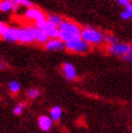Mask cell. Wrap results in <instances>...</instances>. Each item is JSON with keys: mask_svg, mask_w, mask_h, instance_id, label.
<instances>
[{"mask_svg": "<svg viewBox=\"0 0 132 133\" xmlns=\"http://www.w3.org/2000/svg\"><path fill=\"white\" fill-rule=\"evenodd\" d=\"M82 28L75 21L70 19H63L59 25V38L63 42H68L76 38L81 37Z\"/></svg>", "mask_w": 132, "mask_h": 133, "instance_id": "6da1fadb", "label": "cell"}, {"mask_svg": "<svg viewBox=\"0 0 132 133\" xmlns=\"http://www.w3.org/2000/svg\"><path fill=\"white\" fill-rule=\"evenodd\" d=\"M81 38L91 46H100L105 43V34L98 29L92 26H84L81 31Z\"/></svg>", "mask_w": 132, "mask_h": 133, "instance_id": "7a4b0ae2", "label": "cell"}, {"mask_svg": "<svg viewBox=\"0 0 132 133\" xmlns=\"http://www.w3.org/2000/svg\"><path fill=\"white\" fill-rule=\"evenodd\" d=\"M17 42L25 44L35 42V25L25 24L18 28Z\"/></svg>", "mask_w": 132, "mask_h": 133, "instance_id": "3957f363", "label": "cell"}, {"mask_svg": "<svg viewBox=\"0 0 132 133\" xmlns=\"http://www.w3.org/2000/svg\"><path fill=\"white\" fill-rule=\"evenodd\" d=\"M90 49H91V45L88 42H86L81 37L65 42V50L69 51V52H71V53L81 54V53L88 52Z\"/></svg>", "mask_w": 132, "mask_h": 133, "instance_id": "277c9868", "label": "cell"}, {"mask_svg": "<svg viewBox=\"0 0 132 133\" xmlns=\"http://www.w3.org/2000/svg\"><path fill=\"white\" fill-rule=\"evenodd\" d=\"M131 44L129 43H125V42H116V43H113L110 45H107V51L108 53H110L111 55L114 56H121L124 57L126 55H128L130 53V50H131Z\"/></svg>", "mask_w": 132, "mask_h": 133, "instance_id": "5b68a950", "label": "cell"}, {"mask_svg": "<svg viewBox=\"0 0 132 133\" xmlns=\"http://www.w3.org/2000/svg\"><path fill=\"white\" fill-rule=\"evenodd\" d=\"M17 33H18V28L6 25L4 22H1V24H0L1 38L8 42H17Z\"/></svg>", "mask_w": 132, "mask_h": 133, "instance_id": "8992f818", "label": "cell"}, {"mask_svg": "<svg viewBox=\"0 0 132 133\" xmlns=\"http://www.w3.org/2000/svg\"><path fill=\"white\" fill-rule=\"evenodd\" d=\"M24 18L28 19L29 21H34L35 23L41 22L47 20V15L39 9L35 8V6H32L27 9V11L24 12Z\"/></svg>", "mask_w": 132, "mask_h": 133, "instance_id": "52a82bcc", "label": "cell"}, {"mask_svg": "<svg viewBox=\"0 0 132 133\" xmlns=\"http://www.w3.org/2000/svg\"><path fill=\"white\" fill-rule=\"evenodd\" d=\"M36 28L41 29L50 39L51 38H59V28L54 25V24H52V23H50L48 20L43 21L42 23H40Z\"/></svg>", "mask_w": 132, "mask_h": 133, "instance_id": "ba28073f", "label": "cell"}, {"mask_svg": "<svg viewBox=\"0 0 132 133\" xmlns=\"http://www.w3.org/2000/svg\"><path fill=\"white\" fill-rule=\"evenodd\" d=\"M44 49L50 52L61 51L65 49V42H63L60 38H51L44 43Z\"/></svg>", "mask_w": 132, "mask_h": 133, "instance_id": "9c48e42d", "label": "cell"}, {"mask_svg": "<svg viewBox=\"0 0 132 133\" xmlns=\"http://www.w3.org/2000/svg\"><path fill=\"white\" fill-rule=\"evenodd\" d=\"M62 74L65 77V79H68L70 81H73L77 78V71L76 68L74 66L73 63L71 62H64L62 64Z\"/></svg>", "mask_w": 132, "mask_h": 133, "instance_id": "30bf717a", "label": "cell"}, {"mask_svg": "<svg viewBox=\"0 0 132 133\" xmlns=\"http://www.w3.org/2000/svg\"><path fill=\"white\" fill-rule=\"evenodd\" d=\"M20 6L14 0H1L0 1V11L2 13H10L18 11Z\"/></svg>", "mask_w": 132, "mask_h": 133, "instance_id": "8fae6325", "label": "cell"}, {"mask_svg": "<svg viewBox=\"0 0 132 133\" xmlns=\"http://www.w3.org/2000/svg\"><path fill=\"white\" fill-rule=\"evenodd\" d=\"M53 125V119L51 118V116H48V115H41L39 116L38 118V127L40 130L47 132L49 130H51Z\"/></svg>", "mask_w": 132, "mask_h": 133, "instance_id": "7c38bea8", "label": "cell"}, {"mask_svg": "<svg viewBox=\"0 0 132 133\" xmlns=\"http://www.w3.org/2000/svg\"><path fill=\"white\" fill-rule=\"evenodd\" d=\"M49 39L50 38L47 36V34L41 29H38V28L35 26V42H37L38 44H43L44 45V43Z\"/></svg>", "mask_w": 132, "mask_h": 133, "instance_id": "4fadbf2b", "label": "cell"}, {"mask_svg": "<svg viewBox=\"0 0 132 133\" xmlns=\"http://www.w3.org/2000/svg\"><path fill=\"white\" fill-rule=\"evenodd\" d=\"M47 20L50 23H52V24H54V25L59 28V25L63 21V18L61 17L60 15H57V14H49V15H47Z\"/></svg>", "mask_w": 132, "mask_h": 133, "instance_id": "5bb4252c", "label": "cell"}, {"mask_svg": "<svg viewBox=\"0 0 132 133\" xmlns=\"http://www.w3.org/2000/svg\"><path fill=\"white\" fill-rule=\"evenodd\" d=\"M61 115H62V110L58 106H54L50 110V116H51V118L53 119V122H58L61 118Z\"/></svg>", "mask_w": 132, "mask_h": 133, "instance_id": "9a60e30c", "label": "cell"}, {"mask_svg": "<svg viewBox=\"0 0 132 133\" xmlns=\"http://www.w3.org/2000/svg\"><path fill=\"white\" fill-rule=\"evenodd\" d=\"M121 18L123 20H129L132 18V2L124 9V11L121 13Z\"/></svg>", "mask_w": 132, "mask_h": 133, "instance_id": "2e32d148", "label": "cell"}, {"mask_svg": "<svg viewBox=\"0 0 132 133\" xmlns=\"http://www.w3.org/2000/svg\"><path fill=\"white\" fill-rule=\"evenodd\" d=\"M20 88H21V86H20V84H19L18 81H15V80L10 81L9 89H10V91H11L12 93H14V94L18 93V92L20 91Z\"/></svg>", "mask_w": 132, "mask_h": 133, "instance_id": "e0dca14e", "label": "cell"}, {"mask_svg": "<svg viewBox=\"0 0 132 133\" xmlns=\"http://www.w3.org/2000/svg\"><path fill=\"white\" fill-rule=\"evenodd\" d=\"M118 42L116 36H114L111 33H108V34H105V43L107 45H110V44H113V43H116Z\"/></svg>", "mask_w": 132, "mask_h": 133, "instance_id": "ac0fdd59", "label": "cell"}, {"mask_svg": "<svg viewBox=\"0 0 132 133\" xmlns=\"http://www.w3.org/2000/svg\"><path fill=\"white\" fill-rule=\"evenodd\" d=\"M39 95H40V91L36 88H32L28 91V97L30 99H36L37 97H39Z\"/></svg>", "mask_w": 132, "mask_h": 133, "instance_id": "d6986e66", "label": "cell"}, {"mask_svg": "<svg viewBox=\"0 0 132 133\" xmlns=\"http://www.w3.org/2000/svg\"><path fill=\"white\" fill-rule=\"evenodd\" d=\"M14 1L17 3L19 6H24L27 9L33 6V2L31 1V0H14Z\"/></svg>", "mask_w": 132, "mask_h": 133, "instance_id": "ffe728a7", "label": "cell"}, {"mask_svg": "<svg viewBox=\"0 0 132 133\" xmlns=\"http://www.w3.org/2000/svg\"><path fill=\"white\" fill-rule=\"evenodd\" d=\"M23 108H24V105H23L22 103H19V104H17V105L14 107L13 113H14L15 115H21V113L23 112Z\"/></svg>", "mask_w": 132, "mask_h": 133, "instance_id": "44dd1931", "label": "cell"}, {"mask_svg": "<svg viewBox=\"0 0 132 133\" xmlns=\"http://www.w3.org/2000/svg\"><path fill=\"white\" fill-rule=\"evenodd\" d=\"M120 5H122V6H124V8H126V6H128L131 2H132V0H115Z\"/></svg>", "mask_w": 132, "mask_h": 133, "instance_id": "7402d4cb", "label": "cell"}, {"mask_svg": "<svg viewBox=\"0 0 132 133\" xmlns=\"http://www.w3.org/2000/svg\"><path fill=\"white\" fill-rule=\"evenodd\" d=\"M129 55L132 57V46H131V50H130V53H129Z\"/></svg>", "mask_w": 132, "mask_h": 133, "instance_id": "603a6c76", "label": "cell"}]
</instances>
